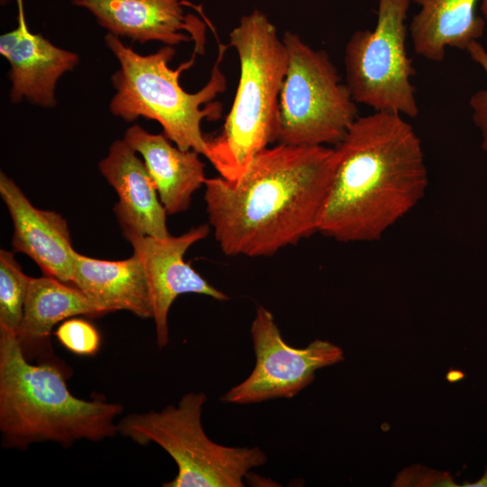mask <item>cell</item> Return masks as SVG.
Here are the masks:
<instances>
[{"instance_id":"6da1fadb","label":"cell","mask_w":487,"mask_h":487,"mask_svg":"<svg viewBox=\"0 0 487 487\" xmlns=\"http://www.w3.org/2000/svg\"><path fill=\"white\" fill-rule=\"evenodd\" d=\"M336 163L326 145L267 147L235 181L206 179L205 202L221 251L271 256L318 232Z\"/></svg>"},{"instance_id":"7a4b0ae2","label":"cell","mask_w":487,"mask_h":487,"mask_svg":"<svg viewBox=\"0 0 487 487\" xmlns=\"http://www.w3.org/2000/svg\"><path fill=\"white\" fill-rule=\"evenodd\" d=\"M336 163L318 232L339 242H373L423 198L421 141L401 115L357 116L335 144Z\"/></svg>"},{"instance_id":"3957f363","label":"cell","mask_w":487,"mask_h":487,"mask_svg":"<svg viewBox=\"0 0 487 487\" xmlns=\"http://www.w3.org/2000/svg\"><path fill=\"white\" fill-rule=\"evenodd\" d=\"M122 410L119 403L75 397L60 366L31 364L17 336L0 331V430L6 446L100 441L118 433L115 418Z\"/></svg>"},{"instance_id":"277c9868","label":"cell","mask_w":487,"mask_h":487,"mask_svg":"<svg viewBox=\"0 0 487 487\" xmlns=\"http://www.w3.org/2000/svg\"><path fill=\"white\" fill-rule=\"evenodd\" d=\"M240 76L220 133L207 138L205 157L220 174L237 180L253 158L276 142L279 96L287 51L275 25L262 11L243 15L229 33Z\"/></svg>"},{"instance_id":"5b68a950","label":"cell","mask_w":487,"mask_h":487,"mask_svg":"<svg viewBox=\"0 0 487 487\" xmlns=\"http://www.w3.org/2000/svg\"><path fill=\"white\" fill-rule=\"evenodd\" d=\"M105 41L120 65L111 77L116 90L110 102L111 113L126 122L140 116L157 121L163 134L179 149L194 150L205 156L207 137L201 123L204 118L216 120L220 116V104L210 102L225 88L220 65L227 46L218 42L210 79L199 91L188 93L181 87L179 77L193 65L195 51L189 60L172 69L169 66L175 54L172 46L142 55L112 33L105 36Z\"/></svg>"},{"instance_id":"8992f818","label":"cell","mask_w":487,"mask_h":487,"mask_svg":"<svg viewBox=\"0 0 487 487\" xmlns=\"http://www.w3.org/2000/svg\"><path fill=\"white\" fill-rule=\"evenodd\" d=\"M207 400L203 392H189L177 406L133 413L117 425L121 435L140 445L153 442L172 457L178 473L164 487H243L251 469L267 462L258 446H225L207 436L201 421Z\"/></svg>"},{"instance_id":"52a82bcc","label":"cell","mask_w":487,"mask_h":487,"mask_svg":"<svg viewBox=\"0 0 487 487\" xmlns=\"http://www.w3.org/2000/svg\"><path fill=\"white\" fill-rule=\"evenodd\" d=\"M287 67L279 96L276 142L291 146L337 144L357 118L329 55L285 32Z\"/></svg>"},{"instance_id":"ba28073f","label":"cell","mask_w":487,"mask_h":487,"mask_svg":"<svg viewBox=\"0 0 487 487\" xmlns=\"http://www.w3.org/2000/svg\"><path fill=\"white\" fill-rule=\"evenodd\" d=\"M409 6L410 0H378L375 28L356 31L345 45V84L356 104L374 112L419 113L406 48Z\"/></svg>"},{"instance_id":"9c48e42d","label":"cell","mask_w":487,"mask_h":487,"mask_svg":"<svg viewBox=\"0 0 487 487\" xmlns=\"http://www.w3.org/2000/svg\"><path fill=\"white\" fill-rule=\"evenodd\" d=\"M255 365L250 375L221 398L224 403L252 404L295 397L315 379L317 370L345 359L343 350L316 339L304 348L288 345L274 317L258 307L251 325Z\"/></svg>"},{"instance_id":"30bf717a","label":"cell","mask_w":487,"mask_h":487,"mask_svg":"<svg viewBox=\"0 0 487 487\" xmlns=\"http://www.w3.org/2000/svg\"><path fill=\"white\" fill-rule=\"evenodd\" d=\"M209 234L207 225L164 238L128 235L133 253L143 262L152 305L156 343L163 348L169 342L168 314L174 300L182 294L197 293L225 301L229 297L209 284L184 261L187 250Z\"/></svg>"},{"instance_id":"8fae6325","label":"cell","mask_w":487,"mask_h":487,"mask_svg":"<svg viewBox=\"0 0 487 487\" xmlns=\"http://www.w3.org/2000/svg\"><path fill=\"white\" fill-rule=\"evenodd\" d=\"M88 10L109 33L143 43L158 41L174 46L195 41L203 53L205 24L184 11L185 0H73Z\"/></svg>"},{"instance_id":"7c38bea8","label":"cell","mask_w":487,"mask_h":487,"mask_svg":"<svg viewBox=\"0 0 487 487\" xmlns=\"http://www.w3.org/2000/svg\"><path fill=\"white\" fill-rule=\"evenodd\" d=\"M16 3L17 27L0 37V53L10 64L11 101L26 98L34 105L54 106L57 81L78 63V56L32 33L26 23L23 1Z\"/></svg>"},{"instance_id":"4fadbf2b","label":"cell","mask_w":487,"mask_h":487,"mask_svg":"<svg viewBox=\"0 0 487 487\" xmlns=\"http://www.w3.org/2000/svg\"><path fill=\"white\" fill-rule=\"evenodd\" d=\"M0 195L13 221L14 249L34 261L44 275L72 284L78 253L67 221L54 211L36 208L3 172Z\"/></svg>"},{"instance_id":"5bb4252c","label":"cell","mask_w":487,"mask_h":487,"mask_svg":"<svg viewBox=\"0 0 487 487\" xmlns=\"http://www.w3.org/2000/svg\"><path fill=\"white\" fill-rule=\"evenodd\" d=\"M118 197L114 211L124 237L170 235L168 215L145 164L124 140L115 141L98 164Z\"/></svg>"},{"instance_id":"9a60e30c","label":"cell","mask_w":487,"mask_h":487,"mask_svg":"<svg viewBox=\"0 0 487 487\" xmlns=\"http://www.w3.org/2000/svg\"><path fill=\"white\" fill-rule=\"evenodd\" d=\"M101 315L127 310L152 317L150 287L143 262L136 253L121 261H106L77 253L72 284Z\"/></svg>"},{"instance_id":"2e32d148","label":"cell","mask_w":487,"mask_h":487,"mask_svg":"<svg viewBox=\"0 0 487 487\" xmlns=\"http://www.w3.org/2000/svg\"><path fill=\"white\" fill-rule=\"evenodd\" d=\"M124 141L142 157L167 214L187 210L207 179L199 153L173 146L163 133H151L138 124L126 130Z\"/></svg>"},{"instance_id":"e0dca14e","label":"cell","mask_w":487,"mask_h":487,"mask_svg":"<svg viewBox=\"0 0 487 487\" xmlns=\"http://www.w3.org/2000/svg\"><path fill=\"white\" fill-rule=\"evenodd\" d=\"M482 0H413L418 11L409 26L415 52L429 61L441 62L447 48L466 50L484 32L485 21L477 14Z\"/></svg>"},{"instance_id":"ac0fdd59","label":"cell","mask_w":487,"mask_h":487,"mask_svg":"<svg viewBox=\"0 0 487 487\" xmlns=\"http://www.w3.org/2000/svg\"><path fill=\"white\" fill-rule=\"evenodd\" d=\"M77 316L102 315L75 286L46 275L31 278L16 335L23 351L46 344L55 325Z\"/></svg>"},{"instance_id":"d6986e66","label":"cell","mask_w":487,"mask_h":487,"mask_svg":"<svg viewBox=\"0 0 487 487\" xmlns=\"http://www.w3.org/2000/svg\"><path fill=\"white\" fill-rule=\"evenodd\" d=\"M31 277L16 262L13 252L0 251V331L17 335Z\"/></svg>"},{"instance_id":"ffe728a7","label":"cell","mask_w":487,"mask_h":487,"mask_svg":"<svg viewBox=\"0 0 487 487\" xmlns=\"http://www.w3.org/2000/svg\"><path fill=\"white\" fill-rule=\"evenodd\" d=\"M54 335L67 350L75 354L94 355L100 347L99 332L84 318L74 317L62 321Z\"/></svg>"},{"instance_id":"44dd1931","label":"cell","mask_w":487,"mask_h":487,"mask_svg":"<svg viewBox=\"0 0 487 487\" xmlns=\"http://www.w3.org/2000/svg\"><path fill=\"white\" fill-rule=\"evenodd\" d=\"M471 59L485 72L487 78V50L478 41H472L465 50ZM473 120L482 136L481 147L487 152V86L470 98Z\"/></svg>"},{"instance_id":"7402d4cb","label":"cell","mask_w":487,"mask_h":487,"mask_svg":"<svg viewBox=\"0 0 487 487\" xmlns=\"http://www.w3.org/2000/svg\"><path fill=\"white\" fill-rule=\"evenodd\" d=\"M393 486L418 487H456L452 475L447 472H440L420 465L405 470L396 477Z\"/></svg>"},{"instance_id":"603a6c76","label":"cell","mask_w":487,"mask_h":487,"mask_svg":"<svg viewBox=\"0 0 487 487\" xmlns=\"http://www.w3.org/2000/svg\"><path fill=\"white\" fill-rule=\"evenodd\" d=\"M462 486L465 487H487V468L482 476L473 482H465Z\"/></svg>"},{"instance_id":"cb8c5ba5","label":"cell","mask_w":487,"mask_h":487,"mask_svg":"<svg viewBox=\"0 0 487 487\" xmlns=\"http://www.w3.org/2000/svg\"><path fill=\"white\" fill-rule=\"evenodd\" d=\"M480 10L482 14L484 21L487 23V0H482L480 3Z\"/></svg>"}]
</instances>
